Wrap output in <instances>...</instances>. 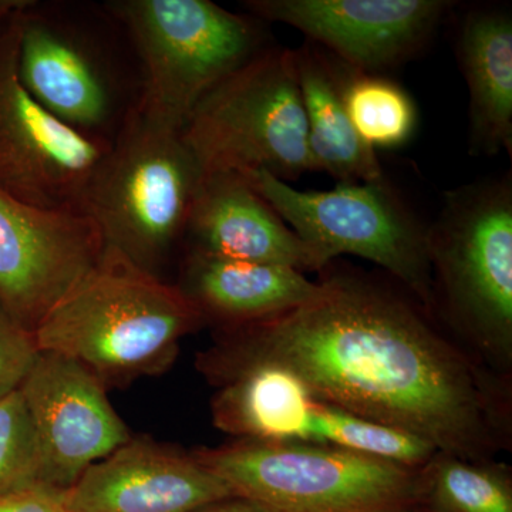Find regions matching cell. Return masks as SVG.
Returning <instances> with one entry per match:
<instances>
[{
	"label": "cell",
	"mask_w": 512,
	"mask_h": 512,
	"mask_svg": "<svg viewBox=\"0 0 512 512\" xmlns=\"http://www.w3.org/2000/svg\"><path fill=\"white\" fill-rule=\"evenodd\" d=\"M255 365L281 367L316 402L409 431L440 453L487 461L510 443L505 383L412 303L360 276H330L292 311L220 328L197 357L210 383Z\"/></svg>",
	"instance_id": "6da1fadb"
},
{
	"label": "cell",
	"mask_w": 512,
	"mask_h": 512,
	"mask_svg": "<svg viewBox=\"0 0 512 512\" xmlns=\"http://www.w3.org/2000/svg\"><path fill=\"white\" fill-rule=\"evenodd\" d=\"M205 325L161 276L106 244L97 264L35 330L37 348L86 367L106 389L173 365L181 339Z\"/></svg>",
	"instance_id": "7a4b0ae2"
},
{
	"label": "cell",
	"mask_w": 512,
	"mask_h": 512,
	"mask_svg": "<svg viewBox=\"0 0 512 512\" xmlns=\"http://www.w3.org/2000/svg\"><path fill=\"white\" fill-rule=\"evenodd\" d=\"M136 53L141 116L183 131L201 100L261 55V20L210 0H117L106 5Z\"/></svg>",
	"instance_id": "3957f363"
},
{
	"label": "cell",
	"mask_w": 512,
	"mask_h": 512,
	"mask_svg": "<svg viewBox=\"0 0 512 512\" xmlns=\"http://www.w3.org/2000/svg\"><path fill=\"white\" fill-rule=\"evenodd\" d=\"M202 175L183 131L134 109L97 171L84 212L107 245L160 276L184 239Z\"/></svg>",
	"instance_id": "277c9868"
},
{
	"label": "cell",
	"mask_w": 512,
	"mask_h": 512,
	"mask_svg": "<svg viewBox=\"0 0 512 512\" xmlns=\"http://www.w3.org/2000/svg\"><path fill=\"white\" fill-rule=\"evenodd\" d=\"M434 308L495 367L512 362V184L510 177L447 192L427 227Z\"/></svg>",
	"instance_id": "5b68a950"
},
{
	"label": "cell",
	"mask_w": 512,
	"mask_h": 512,
	"mask_svg": "<svg viewBox=\"0 0 512 512\" xmlns=\"http://www.w3.org/2000/svg\"><path fill=\"white\" fill-rule=\"evenodd\" d=\"M237 497L276 512H386L420 503V468L309 441L237 439L192 451Z\"/></svg>",
	"instance_id": "8992f818"
},
{
	"label": "cell",
	"mask_w": 512,
	"mask_h": 512,
	"mask_svg": "<svg viewBox=\"0 0 512 512\" xmlns=\"http://www.w3.org/2000/svg\"><path fill=\"white\" fill-rule=\"evenodd\" d=\"M204 173L266 171L298 180L316 171L293 50L268 47L208 93L183 130Z\"/></svg>",
	"instance_id": "52a82bcc"
},
{
	"label": "cell",
	"mask_w": 512,
	"mask_h": 512,
	"mask_svg": "<svg viewBox=\"0 0 512 512\" xmlns=\"http://www.w3.org/2000/svg\"><path fill=\"white\" fill-rule=\"evenodd\" d=\"M291 229L328 264L343 254L382 266L434 309L427 227L387 181L299 191L266 171L242 174Z\"/></svg>",
	"instance_id": "ba28073f"
},
{
	"label": "cell",
	"mask_w": 512,
	"mask_h": 512,
	"mask_svg": "<svg viewBox=\"0 0 512 512\" xmlns=\"http://www.w3.org/2000/svg\"><path fill=\"white\" fill-rule=\"evenodd\" d=\"M16 8L0 3V191L42 210L84 212L111 143L67 126L20 82Z\"/></svg>",
	"instance_id": "9c48e42d"
},
{
	"label": "cell",
	"mask_w": 512,
	"mask_h": 512,
	"mask_svg": "<svg viewBox=\"0 0 512 512\" xmlns=\"http://www.w3.org/2000/svg\"><path fill=\"white\" fill-rule=\"evenodd\" d=\"M18 74L30 96L84 136L113 143L136 107L99 37L59 6L19 2Z\"/></svg>",
	"instance_id": "30bf717a"
},
{
	"label": "cell",
	"mask_w": 512,
	"mask_h": 512,
	"mask_svg": "<svg viewBox=\"0 0 512 512\" xmlns=\"http://www.w3.org/2000/svg\"><path fill=\"white\" fill-rule=\"evenodd\" d=\"M104 248L90 215L42 210L0 191V303L33 333Z\"/></svg>",
	"instance_id": "8fae6325"
},
{
	"label": "cell",
	"mask_w": 512,
	"mask_h": 512,
	"mask_svg": "<svg viewBox=\"0 0 512 512\" xmlns=\"http://www.w3.org/2000/svg\"><path fill=\"white\" fill-rule=\"evenodd\" d=\"M19 392L35 429L46 487L66 491L133 437L100 380L59 353L40 350Z\"/></svg>",
	"instance_id": "7c38bea8"
},
{
	"label": "cell",
	"mask_w": 512,
	"mask_h": 512,
	"mask_svg": "<svg viewBox=\"0 0 512 512\" xmlns=\"http://www.w3.org/2000/svg\"><path fill=\"white\" fill-rule=\"evenodd\" d=\"M453 3L441 0H247L261 22L284 23L357 72L413 59Z\"/></svg>",
	"instance_id": "4fadbf2b"
},
{
	"label": "cell",
	"mask_w": 512,
	"mask_h": 512,
	"mask_svg": "<svg viewBox=\"0 0 512 512\" xmlns=\"http://www.w3.org/2000/svg\"><path fill=\"white\" fill-rule=\"evenodd\" d=\"M232 497L192 453L134 436L63 491L67 512H192Z\"/></svg>",
	"instance_id": "5bb4252c"
},
{
	"label": "cell",
	"mask_w": 512,
	"mask_h": 512,
	"mask_svg": "<svg viewBox=\"0 0 512 512\" xmlns=\"http://www.w3.org/2000/svg\"><path fill=\"white\" fill-rule=\"evenodd\" d=\"M184 239L190 242L188 251L288 266L302 274L329 265L288 227L245 175L234 171L202 175Z\"/></svg>",
	"instance_id": "9a60e30c"
},
{
	"label": "cell",
	"mask_w": 512,
	"mask_h": 512,
	"mask_svg": "<svg viewBox=\"0 0 512 512\" xmlns=\"http://www.w3.org/2000/svg\"><path fill=\"white\" fill-rule=\"evenodd\" d=\"M180 291L200 311L205 323L218 328L244 325L292 311L322 292L288 266L235 261L188 251L181 271Z\"/></svg>",
	"instance_id": "2e32d148"
},
{
	"label": "cell",
	"mask_w": 512,
	"mask_h": 512,
	"mask_svg": "<svg viewBox=\"0 0 512 512\" xmlns=\"http://www.w3.org/2000/svg\"><path fill=\"white\" fill-rule=\"evenodd\" d=\"M293 56L316 171L328 173L338 184L386 180L376 151L350 123L343 103V64L312 42L293 50Z\"/></svg>",
	"instance_id": "e0dca14e"
},
{
	"label": "cell",
	"mask_w": 512,
	"mask_h": 512,
	"mask_svg": "<svg viewBox=\"0 0 512 512\" xmlns=\"http://www.w3.org/2000/svg\"><path fill=\"white\" fill-rule=\"evenodd\" d=\"M470 96L471 153H512V19L504 10L468 13L457 43Z\"/></svg>",
	"instance_id": "ac0fdd59"
},
{
	"label": "cell",
	"mask_w": 512,
	"mask_h": 512,
	"mask_svg": "<svg viewBox=\"0 0 512 512\" xmlns=\"http://www.w3.org/2000/svg\"><path fill=\"white\" fill-rule=\"evenodd\" d=\"M212 421L235 439L306 441L313 399L298 377L281 367L255 365L211 382Z\"/></svg>",
	"instance_id": "d6986e66"
},
{
	"label": "cell",
	"mask_w": 512,
	"mask_h": 512,
	"mask_svg": "<svg viewBox=\"0 0 512 512\" xmlns=\"http://www.w3.org/2000/svg\"><path fill=\"white\" fill-rule=\"evenodd\" d=\"M420 503L437 512H512L507 468L437 453L420 468Z\"/></svg>",
	"instance_id": "ffe728a7"
},
{
	"label": "cell",
	"mask_w": 512,
	"mask_h": 512,
	"mask_svg": "<svg viewBox=\"0 0 512 512\" xmlns=\"http://www.w3.org/2000/svg\"><path fill=\"white\" fill-rule=\"evenodd\" d=\"M306 441L328 444L407 467H423L440 453L416 434L313 400Z\"/></svg>",
	"instance_id": "44dd1931"
},
{
	"label": "cell",
	"mask_w": 512,
	"mask_h": 512,
	"mask_svg": "<svg viewBox=\"0 0 512 512\" xmlns=\"http://www.w3.org/2000/svg\"><path fill=\"white\" fill-rule=\"evenodd\" d=\"M342 93L350 123L366 146L402 147L413 137L416 104L400 84L343 64Z\"/></svg>",
	"instance_id": "7402d4cb"
},
{
	"label": "cell",
	"mask_w": 512,
	"mask_h": 512,
	"mask_svg": "<svg viewBox=\"0 0 512 512\" xmlns=\"http://www.w3.org/2000/svg\"><path fill=\"white\" fill-rule=\"evenodd\" d=\"M46 487L35 429L19 389L0 399V495Z\"/></svg>",
	"instance_id": "603a6c76"
},
{
	"label": "cell",
	"mask_w": 512,
	"mask_h": 512,
	"mask_svg": "<svg viewBox=\"0 0 512 512\" xmlns=\"http://www.w3.org/2000/svg\"><path fill=\"white\" fill-rule=\"evenodd\" d=\"M39 352L35 333L0 303V399L19 389Z\"/></svg>",
	"instance_id": "cb8c5ba5"
},
{
	"label": "cell",
	"mask_w": 512,
	"mask_h": 512,
	"mask_svg": "<svg viewBox=\"0 0 512 512\" xmlns=\"http://www.w3.org/2000/svg\"><path fill=\"white\" fill-rule=\"evenodd\" d=\"M0 512H67L63 491L36 487L8 495H0Z\"/></svg>",
	"instance_id": "d4e9b609"
},
{
	"label": "cell",
	"mask_w": 512,
	"mask_h": 512,
	"mask_svg": "<svg viewBox=\"0 0 512 512\" xmlns=\"http://www.w3.org/2000/svg\"><path fill=\"white\" fill-rule=\"evenodd\" d=\"M192 512H276L265 505L248 500L244 497H232L227 500L218 501V503L205 505L200 510Z\"/></svg>",
	"instance_id": "484cf974"
},
{
	"label": "cell",
	"mask_w": 512,
	"mask_h": 512,
	"mask_svg": "<svg viewBox=\"0 0 512 512\" xmlns=\"http://www.w3.org/2000/svg\"><path fill=\"white\" fill-rule=\"evenodd\" d=\"M386 512H437L434 510H431L430 507H427V505L416 503V504H410V505H404V507L396 508V510H390Z\"/></svg>",
	"instance_id": "4316f807"
}]
</instances>
